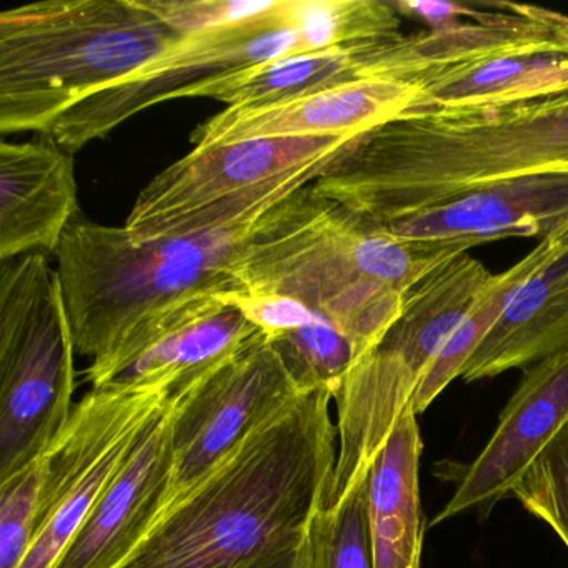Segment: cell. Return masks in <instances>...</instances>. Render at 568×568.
Here are the masks:
<instances>
[{
    "instance_id": "277c9868",
    "label": "cell",
    "mask_w": 568,
    "mask_h": 568,
    "mask_svg": "<svg viewBox=\"0 0 568 568\" xmlns=\"http://www.w3.org/2000/svg\"><path fill=\"white\" fill-rule=\"evenodd\" d=\"M182 41L138 0H44L0 12V134H48Z\"/></svg>"
},
{
    "instance_id": "d4e9b609",
    "label": "cell",
    "mask_w": 568,
    "mask_h": 568,
    "mask_svg": "<svg viewBox=\"0 0 568 568\" xmlns=\"http://www.w3.org/2000/svg\"><path fill=\"white\" fill-rule=\"evenodd\" d=\"M277 0H138V4L179 34H205L257 18Z\"/></svg>"
},
{
    "instance_id": "83f0119b",
    "label": "cell",
    "mask_w": 568,
    "mask_h": 568,
    "mask_svg": "<svg viewBox=\"0 0 568 568\" xmlns=\"http://www.w3.org/2000/svg\"><path fill=\"white\" fill-rule=\"evenodd\" d=\"M540 16L545 24L550 28L558 48H560L565 54H568V14L540 8Z\"/></svg>"
},
{
    "instance_id": "4316f807",
    "label": "cell",
    "mask_w": 568,
    "mask_h": 568,
    "mask_svg": "<svg viewBox=\"0 0 568 568\" xmlns=\"http://www.w3.org/2000/svg\"><path fill=\"white\" fill-rule=\"evenodd\" d=\"M248 568H315L311 540L304 547L297 548V550L278 555V557L267 558V560L252 565Z\"/></svg>"
},
{
    "instance_id": "d6986e66",
    "label": "cell",
    "mask_w": 568,
    "mask_h": 568,
    "mask_svg": "<svg viewBox=\"0 0 568 568\" xmlns=\"http://www.w3.org/2000/svg\"><path fill=\"white\" fill-rule=\"evenodd\" d=\"M417 414L402 415L368 477V525L374 568H420L424 514Z\"/></svg>"
},
{
    "instance_id": "8fae6325",
    "label": "cell",
    "mask_w": 568,
    "mask_h": 568,
    "mask_svg": "<svg viewBox=\"0 0 568 568\" xmlns=\"http://www.w3.org/2000/svg\"><path fill=\"white\" fill-rule=\"evenodd\" d=\"M304 392L281 352L261 332L221 367L171 394L172 468L155 524L255 428Z\"/></svg>"
},
{
    "instance_id": "cb8c5ba5",
    "label": "cell",
    "mask_w": 568,
    "mask_h": 568,
    "mask_svg": "<svg viewBox=\"0 0 568 568\" xmlns=\"http://www.w3.org/2000/svg\"><path fill=\"white\" fill-rule=\"evenodd\" d=\"M510 494L568 548V424L528 465Z\"/></svg>"
},
{
    "instance_id": "ac0fdd59",
    "label": "cell",
    "mask_w": 568,
    "mask_h": 568,
    "mask_svg": "<svg viewBox=\"0 0 568 568\" xmlns=\"http://www.w3.org/2000/svg\"><path fill=\"white\" fill-rule=\"evenodd\" d=\"M568 348V227L551 235L544 261L508 295L462 371L464 382L527 368Z\"/></svg>"
},
{
    "instance_id": "8992f818",
    "label": "cell",
    "mask_w": 568,
    "mask_h": 568,
    "mask_svg": "<svg viewBox=\"0 0 568 568\" xmlns=\"http://www.w3.org/2000/svg\"><path fill=\"white\" fill-rule=\"evenodd\" d=\"M494 274L457 255L405 294L400 317L377 347L354 362L335 394L338 452L324 507L341 504L371 475L418 385Z\"/></svg>"
},
{
    "instance_id": "3957f363",
    "label": "cell",
    "mask_w": 568,
    "mask_h": 568,
    "mask_svg": "<svg viewBox=\"0 0 568 568\" xmlns=\"http://www.w3.org/2000/svg\"><path fill=\"white\" fill-rule=\"evenodd\" d=\"M568 174V91L402 115L314 189L385 224L507 179Z\"/></svg>"
},
{
    "instance_id": "7c38bea8",
    "label": "cell",
    "mask_w": 568,
    "mask_h": 568,
    "mask_svg": "<svg viewBox=\"0 0 568 568\" xmlns=\"http://www.w3.org/2000/svg\"><path fill=\"white\" fill-rule=\"evenodd\" d=\"M261 334L214 294L187 298L139 325L111 355L91 362L92 388L185 390Z\"/></svg>"
},
{
    "instance_id": "5b68a950",
    "label": "cell",
    "mask_w": 568,
    "mask_h": 568,
    "mask_svg": "<svg viewBox=\"0 0 568 568\" xmlns=\"http://www.w3.org/2000/svg\"><path fill=\"white\" fill-rule=\"evenodd\" d=\"M254 224L139 242L125 227L79 215L55 251L75 352L102 361L161 312L195 295L231 292L229 267Z\"/></svg>"
},
{
    "instance_id": "ba28073f",
    "label": "cell",
    "mask_w": 568,
    "mask_h": 568,
    "mask_svg": "<svg viewBox=\"0 0 568 568\" xmlns=\"http://www.w3.org/2000/svg\"><path fill=\"white\" fill-rule=\"evenodd\" d=\"M75 342L58 268L0 262V481L51 450L75 405Z\"/></svg>"
},
{
    "instance_id": "44dd1931",
    "label": "cell",
    "mask_w": 568,
    "mask_h": 568,
    "mask_svg": "<svg viewBox=\"0 0 568 568\" xmlns=\"http://www.w3.org/2000/svg\"><path fill=\"white\" fill-rule=\"evenodd\" d=\"M550 248V237L538 242L537 247L531 248L527 255L517 264L511 265L501 274H494L487 287L481 292L480 297L475 302L471 311L465 315L454 334L448 338L445 347L442 348L438 357L435 358L428 374L425 375L422 384L418 385L414 398H412V410L415 414H424L432 402L455 381L460 377L467 362L470 361L474 352L477 351L485 335L494 327L495 322L504 311L505 302L515 287L544 261Z\"/></svg>"
},
{
    "instance_id": "e0dca14e",
    "label": "cell",
    "mask_w": 568,
    "mask_h": 568,
    "mask_svg": "<svg viewBox=\"0 0 568 568\" xmlns=\"http://www.w3.org/2000/svg\"><path fill=\"white\" fill-rule=\"evenodd\" d=\"M72 158L48 135L0 144V262L55 254L81 215Z\"/></svg>"
},
{
    "instance_id": "ffe728a7",
    "label": "cell",
    "mask_w": 568,
    "mask_h": 568,
    "mask_svg": "<svg viewBox=\"0 0 568 568\" xmlns=\"http://www.w3.org/2000/svg\"><path fill=\"white\" fill-rule=\"evenodd\" d=\"M565 91H568V54L558 45L527 49L468 62L434 75L408 114L508 104Z\"/></svg>"
},
{
    "instance_id": "9a60e30c",
    "label": "cell",
    "mask_w": 568,
    "mask_h": 568,
    "mask_svg": "<svg viewBox=\"0 0 568 568\" xmlns=\"http://www.w3.org/2000/svg\"><path fill=\"white\" fill-rule=\"evenodd\" d=\"M382 225L398 237L428 241H544L568 227V174L524 175L495 182Z\"/></svg>"
},
{
    "instance_id": "30bf717a",
    "label": "cell",
    "mask_w": 568,
    "mask_h": 568,
    "mask_svg": "<svg viewBox=\"0 0 568 568\" xmlns=\"http://www.w3.org/2000/svg\"><path fill=\"white\" fill-rule=\"evenodd\" d=\"M171 398L169 388H92L49 455L38 535L19 568H55Z\"/></svg>"
},
{
    "instance_id": "52a82bcc",
    "label": "cell",
    "mask_w": 568,
    "mask_h": 568,
    "mask_svg": "<svg viewBox=\"0 0 568 568\" xmlns=\"http://www.w3.org/2000/svg\"><path fill=\"white\" fill-rule=\"evenodd\" d=\"M362 139H254L194 148L145 185L125 231L148 242L257 221L298 189L324 178Z\"/></svg>"
},
{
    "instance_id": "2e32d148",
    "label": "cell",
    "mask_w": 568,
    "mask_h": 568,
    "mask_svg": "<svg viewBox=\"0 0 568 568\" xmlns=\"http://www.w3.org/2000/svg\"><path fill=\"white\" fill-rule=\"evenodd\" d=\"M175 398H169L55 568H119L155 524L172 468Z\"/></svg>"
},
{
    "instance_id": "484cf974",
    "label": "cell",
    "mask_w": 568,
    "mask_h": 568,
    "mask_svg": "<svg viewBox=\"0 0 568 568\" xmlns=\"http://www.w3.org/2000/svg\"><path fill=\"white\" fill-rule=\"evenodd\" d=\"M214 298L222 305L237 308L271 342L308 327L314 322L327 321V318L315 314L304 302L285 297V295L219 292V294H214Z\"/></svg>"
},
{
    "instance_id": "4fadbf2b",
    "label": "cell",
    "mask_w": 568,
    "mask_h": 568,
    "mask_svg": "<svg viewBox=\"0 0 568 568\" xmlns=\"http://www.w3.org/2000/svg\"><path fill=\"white\" fill-rule=\"evenodd\" d=\"M428 81L362 79L257 108H227L199 124L194 148L254 139H362L407 115Z\"/></svg>"
},
{
    "instance_id": "6da1fadb",
    "label": "cell",
    "mask_w": 568,
    "mask_h": 568,
    "mask_svg": "<svg viewBox=\"0 0 568 568\" xmlns=\"http://www.w3.org/2000/svg\"><path fill=\"white\" fill-rule=\"evenodd\" d=\"M332 400L312 388L255 428L119 568H248L308 544L337 464Z\"/></svg>"
},
{
    "instance_id": "5bb4252c",
    "label": "cell",
    "mask_w": 568,
    "mask_h": 568,
    "mask_svg": "<svg viewBox=\"0 0 568 568\" xmlns=\"http://www.w3.org/2000/svg\"><path fill=\"white\" fill-rule=\"evenodd\" d=\"M568 424V348L525 368L490 440L462 470L454 495L432 521L488 508L510 494L528 465Z\"/></svg>"
},
{
    "instance_id": "9c48e42d",
    "label": "cell",
    "mask_w": 568,
    "mask_h": 568,
    "mask_svg": "<svg viewBox=\"0 0 568 568\" xmlns=\"http://www.w3.org/2000/svg\"><path fill=\"white\" fill-rule=\"evenodd\" d=\"M311 52L318 51L304 0H277L257 18L184 38L134 74L65 112L45 135L74 155L145 109L189 98L195 89L237 72Z\"/></svg>"
},
{
    "instance_id": "603a6c76",
    "label": "cell",
    "mask_w": 568,
    "mask_h": 568,
    "mask_svg": "<svg viewBox=\"0 0 568 568\" xmlns=\"http://www.w3.org/2000/svg\"><path fill=\"white\" fill-rule=\"evenodd\" d=\"M49 455L0 481V568H19L38 535Z\"/></svg>"
},
{
    "instance_id": "7a4b0ae2",
    "label": "cell",
    "mask_w": 568,
    "mask_h": 568,
    "mask_svg": "<svg viewBox=\"0 0 568 568\" xmlns=\"http://www.w3.org/2000/svg\"><path fill=\"white\" fill-rule=\"evenodd\" d=\"M477 245L398 237L311 184L252 225L229 267L231 292L304 302L347 338L357 362L400 317L418 281Z\"/></svg>"
},
{
    "instance_id": "7402d4cb",
    "label": "cell",
    "mask_w": 568,
    "mask_h": 568,
    "mask_svg": "<svg viewBox=\"0 0 568 568\" xmlns=\"http://www.w3.org/2000/svg\"><path fill=\"white\" fill-rule=\"evenodd\" d=\"M311 545L315 568H374L368 478L341 504L318 511L311 528Z\"/></svg>"
}]
</instances>
